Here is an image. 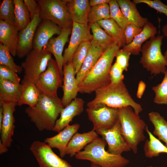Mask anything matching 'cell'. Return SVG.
<instances>
[{"instance_id": "bcb514c9", "label": "cell", "mask_w": 167, "mask_h": 167, "mask_svg": "<svg viewBox=\"0 0 167 167\" xmlns=\"http://www.w3.org/2000/svg\"><path fill=\"white\" fill-rule=\"evenodd\" d=\"M146 88L145 83L142 81H140L138 84L136 93V96L139 99H141L144 92Z\"/></svg>"}, {"instance_id": "f1b7e54d", "label": "cell", "mask_w": 167, "mask_h": 167, "mask_svg": "<svg viewBox=\"0 0 167 167\" xmlns=\"http://www.w3.org/2000/svg\"><path fill=\"white\" fill-rule=\"evenodd\" d=\"M116 42L119 46L126 45L124 30L111 18L102 20L97 23Z\"/></svg>"}, {"instance_id": "2e32d148", "label": "cell", "mask_w": 167, "mask_h": 167, "mask_svg": "<svg viewBox=\"0 0 167 167\" xmlns=\"http://www.w3.org/2000/svg\"><path fill=\"white\" fill-rule=\"evenodd\" d=\"M74 73L72 62L65 64L63 67V95L61 100L64 107L76 97L79 92V86Z\"/></svg>"}, {"instance_id": "603a6c76", "label": "cell", "mask_w": 167, "mask_h": 167, "mask_svg": "<svg viewBox=\"0 0 167 167\" xmlns=\"http://www.w3.org/2000/svg\"><path fill=\"white\" fill-rule=\"evenodd\" d=\"M98 137L97 133L92 129L87 132H77L67 145L65 151L66 155H69L71 157L75 156L76 153Z\"/></svg>"}, {"instance_id": "ee69618b", "label": "cell", "mask_w": 167, "mask_h": 167, "mask_svg": "<svg viewBox=\"0 0 167 167\" xmlns=\"http://www.w3.org/2000/svg\"><path fill=\"white\" fill-rule=\"evenodd\" d=\"M123 71L115 62L112 65L109 72L110 84H117L122 82L124 78Z\"/></svg>"}, {"instance_id": "c3c4849f", "label": "cell", "mask_w": 167, "mask_h": 167, "mask_svg": "<svg viewBox=\"0 0 167 167\" xmlns=\"http://www.w3.org/2000/svg\"><path fill=\"white\" fill-rule=\"evenodd\" d=\"M8 148L4 145L0 140V154H2L5 153L8 151Z\"/></svg>"}, {"instance_id": "d590c367", "label": "cell", "mask_w": 167, "mask_h": 167, "mask_svg": "<svg viewBox=\"0 0 167 167\" xmlns=\"http://www.w3.org/2000/svg\"><path fill=\"white\" fill-rule=\"evenodd\" d=\"M0 64L6 66L17 73L21 74L23 71L21 66L16 64L7 48L0 43Z\"/></svg>"}, {"instance_id": "52a82bcc", "label": "cell", "mask_w": 167, "mask_h": 167, "mask_svg": "<svg viewBox=\"0 0 167 167\" xmlns=\"http://www.w3.org/2000/svg\"><path fill=\"white\" fill-rule=\"evenodd\" d=\"M42 20H49L62 29L72 28L73 22L64 0H37Z\"/></svg>"}, {"instance_id": "7dc6e473", "label": "cell", "mask_w": 167, "mask_h": 167, "mask_svg": "<svg viewBox=\"0 0 167 167\" xmlns=\"http://www.w3.org/2000/svg\"><path fill=\"white\" fill-rule=\"evenodd\" d=\"M110 0H90L89 5L91 7L102 4H109Z\"/></svg>"}, {"instance_id": "44dd1931", "label": "cell", "mask_w": 167, "mask_h": 167, "mask_svg": "<svg viewBox=\"0 0 167 167\" xmlns=\"http://www.w3.org/2000/svg\"><path fill=\"white\" fill-rule=\"evenodd\" d=\"M19 31L15 24L0 20V42L8 49L12 56L17 55Z\"/></svg>"}, {"instance_id": "ffe728a7", "label": "cell", "mask_w": 167, "mask_h": 167, "mask_svg": "<svg viewBox=\"0 0 167 167\" xmlns=\"http://www.w3.org/2000/svg\"><path fill=\"white\" fill-rule=\"evenodd\" d=\"M72 28L62 29L61 33L57 37L50 39L45 47L54 56L63 78L64 62L62 52L69 36L71 32Z\"/></svg>"}, {"instance_id": "1f68e13d", "label": "cell", "mask_w": 167, "mask_h": 167, "mask_svg": "<svg viewBox=\"0 0 167 167\" xmlns=\"http://www.w3.org/2000/svg\"><path fill=\"white\" fill-rule=\"evenodd\" d=\"M148 116L154 127L152 134L164 142L167 148V121L157 112L152 111Z\"/></svg>"}, {"instance_id": "d4e9b609", "label": "cell", "mask_w": 167, "mask_h": 167, "mask_svg": "<svg viewBox=\"0 0 167 167\" xmlns=\"http://www.w3.org/2000/svg\"><path fill=\"white\" fill-rule=\"evenodd\" d=\"M157 33L156 28L148 21L143 28L141 32L136 35L129 44L126 45L122 49L131 54L137 55L141 52L142 45L148 39L155 36Z\"/></svg>"}, {"instance_id": "9c48e42d", "label": "cell", "mask_w": 167, "mask_h": 167, "mask_svg": "<svg viewBox=\"0 0 167 167\" xmlns=\"http://www.w3.org/2000/svg\"><path fill=\"white\" fill-rule=\"evenodd\" d=\"M63 77L55 60H49L47 68L39 76L35 84L41 93L52 96H58L57 90L62 87Z\"/></svg>"}, {"instance_id": "816d5d0a", "label": "cell", "mask_w": 167, "mask_h": 167, "mask_svg": "<svg viewBox=\"0 0 167 167\" xmlns=\"http://www.w3.org/2000/svg\"><path fill=\"white\" fill-rule=\"evenodd\" d=\"M90 167H101L96 164H95L92 163H91V164H90Z\"/></svg>"}, {"instance_id": "277c9868", "label": "cell", "mask_w": 167, "mask_h": 167, "mask_svg": "<svg viewBox=\"0 0 167 167\" xmlns=\"http://www.w3.org/2000/svg\"><path fill=\"white\" fill-rule=\"evenodd\" d=\"M107 143L103 139L97 137L76 154V159L87 160L101 167H125L129 161L122 155L111 154L105 150Z\"/></svg>"}, {"instance_id": "e575fe53", "label": "cell", "mask_w": 167, "mask_h": 167, "mask_svg": "<svg viewBox=\"0 0 167 167\" xmlns=\"http://www.w3.org/2000/svg\"><path fill=\"white\" fill-rule=\"evenodd\" d=\"M91 45L90 41H84L79 45L74 54L71 62L75 75L80 69Z\"/></svg>"}, {"instance_id": "74e56055", "label": "cell", "mask_w": 167, "mask_h": 167, "mask_svg": "<svg viewBox=\"0 0 167 167\" xmlns=\"http://www.w3.org/2000/svg\"><path fill=\"white\" fill-rule=\"evenodd\" d=\"M152 89L155 96L153 100L154 103L160 105H167V70L161 83L153 86Z\"/></svg>"}, {"instance_id": "ba28073f", "label": "cell", "mask_w": 167, "mask_h": 167, "mask_svg": "<svg viewBox=\"0 0 167 167\" xmlns=\"http://www.w3.org/2000/svg\"><path fill=\"white\" fill-rule=\"evenodd\" d=\"M52 55L45 47L41 50L34 49L32 50L21 64L24 73V78L35 83L46 69Z\"/></svg>"}, {"instance_id": "3957f363", "label": "cell", "mask_w": 167, "mask_h": 167, "mask_svg": "<svg viewBox=\"0 0 167 167\" xmlns=\"http://www.w3.org/2000/svg\"><path fill=\"white\" fill-rule=\"evenodd\" d=\"M95 92V97L87 103V107L102 103L118 109L130 106L138 114L142 111L141 106L133 99L123 81L117 84L110 83Z\"/></svg>"}, {"instance_id": "8992f818", "label": "cell", "mask_w": 167, "mask_h": 167, "mask_svg": "<svg viewBox=\"0 0 167 167\" xmlns=\"http://www.w3.org/2000/svg\"><path fill=\"white\" fill-rule=\"evenodd\" d=\"M163 38L160 35L153 36L142 47L140 63L152 75L164 74L167 70V57L163 54L161 50Z\"/></svg>"}, {"instance_id": "4fadbf2b", "label": "cell", "mask_w": 167, "mask_h": 167, "mask_svg": "<svg viewBox=\"0 0 167 167\" xmlns=\"http://www.w3.org/2000/svg\"><path fill=\"white\" fill-rule=\"evenodd\" d=\"M90 29V25L88 24H81L73 22L69 44L63 55L64 65L71 62L74 54L82 42L91 41L92 36Z\"/></svg>"}, {"instance_id": "83f0119b", "label": "cell", "mask_w": 167, "mask_h": 167, "mask_svg": "<svg viewBox=\"0 0 167 167\" xmlns=\"http://www.w3.org/2000/svg\"><path fill=\"white\" fill-rule=\"evenodd\" d=\"M22 92V85L0 78V101L5 103L19 101Z\"/></svg>"}, {"instance_id": "7bdbcfd3", "label": "cell", "mask_w": 167, "mask_h": 167, "mask_svg": "<svg viewBox=\"0 0 167 167\" xmlns=\"http://www.w3.org/2000/svg\"><path fill=\"white\" fill-rule=\"evenodd\" d=\"M143 28L131 24H128L124 29L126 45L130 43L135 36L142 31Z\"/></svg>"}, {"instance_id": "4316f807", "label": "cell", "mask_w": 167, "mask_h": 167, "mask_svg": "<svg viewBox=\"0 0 167 167\" xmlns=\"http://www.w3.org/2000/svg\"><path fill=\"white\" fill-rule=\"evenodd\" d=\"M22 92L18 105H27L33 107L37 104L41 92L35 83L24 78L21 81Z\"/></svg>"}, {"instance_id": "8fae6325", "label": "cell", "mask_w": 167, "mask_h": 167, "mask_svg": "<svg viewBox=\"0 0 167 167\" xmlns=\"http://www.w3.org/2000/svg\"><path fill=\"white\" fill-rule=\"evenodd\" d=\"M29 149L39 167H74L56 154L52 148L44 142L33 141Z\"/></svg>"}, {"instance_id": "681fc988", "label": "cell", "mask_w": 167, "mask_h": 167, "mask_svg": "<svg viewBox=\"0 0 167 167\" xmlns=\"http://www.w3.org/2000/svg\"><path fill=\"white\" fill-rule=\"evenodd\" d=\"M162 31L164 36L167 37V24L163 27ZM164 55L167 57V50L164 53Z\"/></svg>"}, {"instance_id": "cb8c5ba5", "label": "cell", "mask_w": 167, "mask_h": 167, "mask_svg": "<svg viewBox=\"0 0 167 167\" xmlns=\"http://www.w3.org/2000/svg\"><path fill=\"white\" fill-rule=\"evenodd\" d=\"M104 52L99 45L92 44L80 69L75 75L78 86L92 70Z\"/></svg>"}, {"instance_id": "ab89813d", "label": "cell", "mask_w": 167, "mask_h": 167, "mask_svg": "<svg viewBox=\"0 0 167 167\" xmlns=\"http://www.w3.org/2000/svg\"><path fill=\"white\" fill-rule=\"evenodd\" d=\"M0 78L17 84H20L21 80L17 73L3 65L0 66Z\"/></svg>"}, {"instance_id": "d6a6232c", "label": "cell", "mask_w": 167, "mask_h": 167, "mask_svg": "<svg viewBox=\"0 0 167 167\" xmlns=\"http://www.w3.org/2000/svg\"><path fill=\"white\" fill-rule=\"evenodd\" d=\"M15 25L19 31L25 28L31 22L30 13L24 0H14Z\"/></svg>"}, {"instance_id": "d6986e66", "label": "cell", "mask_w": 167, "mask_h": 167, "mask_svg": "<svg viewBox=\"0 0 167 167\" xmlns=\"http://www.w3.org/2000/svg\"><path fill=\"white\" fill-rule=\"evenodd\" d=\"M84 104V101L81 98L76 97L73 100L62 110L52 131L58 133L69 125L75 117L83 112Z\"/></svg>"}, {"instance_id": "4dcf8cb0", "label": "cell", "mask_w": 167, "mask_h": 167, "mask_svg": "<svg viewBox=\"0 0 167 167\" xmlns=\"http://www.w3.org/2000/svg\"><path fill=\"white\" fill-rule=\"evenodd\" d=\"M90 25L92 33V38L90 41L91 44H96L99 45L104 51L116 42L97 23Z\"/></svg>"}, {"instance_id": "5bb4252c", "label": "cell", "mask_w": 167, "mask_h": 167, "mask_svg": "<svg viewBox=\"0 0 167 167\" xmlns=\"http://www.w3.org/2000/svg\"><path fill=\"white\" fill-rule=\"evenodd\" d=\"M17 103H5L0 101V106L3 109V119L0 128V140L8 148H9L13 141L12 137L14 134L15 126L14 113Z\"/></svg>"}, {"instance_id": "30bf717a", "label": "cell", "mask_w": 167, "mask_h": 167, "mask_svg": "<svg viewBox=\"0 0 167 167\" xmlns=\"http://www.w3.org/2000/svg\"><path fill=\"white\" fill-rule=\"evenodd\" d=\"M88 119L92 123V130L112 127L118 119V109L99 103L87 107L86 110Z\"/></svg>"}, {"instance_id": "7a4b0ae2", "label": "cell", "mask_w": 167, "mask_h": 167, "mask_svg": "<svg viewBox=\"0 0 167 167\" xmlns=\"http://www.w3.org/2000/svg\"><path fill=\"white\" fill-rule=\"evenodd\" d=\"M120 48L115 42L103 52L92 70L79 85V92L90 94L110 83V71Z\"/></svg>"}, {"instance_id": "b9f144b4", "label": "cell", "mask_w": 167, "mask_h": 167, "mask_svg": "<svg viewBox=\"0 0 167 167\" xmlns=\"http://www.w3.org/2000/svg\"><path fill=\"white\" fill-rule=\"evenodd\" d=\"M133 2L135 5L141 3L146 4L167 17V5L159 0H133Z\"/></svg>"}, {"instance_id": "f6af8a7d", "label": "cell", "mask_w": 167, "mask_h": 167, "mask_svg": "<svg viewBox=\"0 0 167 167\" xmlns=\"http://www.w3.org/2000/svg\"><path fill=\"white\" fill-rule=\"evenodd\" d=\"M24 1L29 11L32 20L39 10L38 4L36 0H24Z\"/></svg>"}, {"instance_id": "484cf974", "label": "cell", "mask_w": 167, "mask_h": 167, "mask_svg": "<svg viewBox=\"0 0 167 167\" xmlns=\"http://www.w3.org/2000/svg\"><path fill=\"white\" fill-rule=\"evenodd\" d=\"M123 14L130 24L143 28L148 21L141 16L136 5L130 0H117Z\"/></svg>"}, {"instance_id": "f907efd6", "label": "cell", "mask_w": 167, "mask_h": 167, "mask_svg": "<svg viewBox=\"0 0 167 167\" xmlns=\"http://www.w3.org/2000/svg\"><path fill=\"white\" fill-rule=\"evenodd\" d=\"M3 117V109L2 106H0V128L2 126Z\"/></svg>"}, {"instance_id": "7402d4cb", "label": "cell", "mask_w": 167, "mask_h": 167, "mask_svg": "<svg viewBox=\"0 0 167 167\" xmlns=\"http://www.w3.org/2000/svg\"><path fill=\"white\" fill-rule=\"evenodd\" d=\"M73 22L88 24V16L91 7L88 0H64Z\"/></svg>"}, {"instance_id": "ac0fdd59", "label": "cell", "mask_w": 167, "mask_h": 167, "mask_svg": "<svg viewBox=\"0 0 167 167\" xmlns=\"http://www.w3.org/2000/svg\"><path fill=\"white\" fill-rule=\"evenodd\" d=\"M62 28L53 22L42 20L36 32L33 41V49L41 50L47 45L54 35H59Z\"/></svg>"}, {"instance_id": "8d00e7d4", "label": "cell", "mask_w": 167, "mask_h": 167, "mask_svg": "<svg viewBox=\"0 0 167 167\" xmlns=\"http://www.w3.org/2000/svg\"><path fill=\"white\" fill-rule=\"evenodd\" d=\"M0 19L15 24L13 0H3L0 6Z\"/></svg>"}, {"instance_id": "f546056e", "label": "cell", "mask_w": 167, "mask_h": 167, "mask_svg": "<svg viewBox=\"0 0 167 167\" xmlns=\"http://www.w3.org/2000/svg\"><path fill=\"white\" fill-rule=\"evenodd\" d=\"M145 131L149 136V139L146 140L143 147L145 156L152 158L158 156L161 153H167L166 147L153 135L148 126Z\"/></svg>"}, {"instance_id": "9a60e30c", "label": "cell", "mask_w": 167, "mask_h": 167, "mask_svg": "<svg viewBox=\"0 0 167 167\" xmlns=\"http://www.w3.org/2000/svg\"><path fill=\"white\" fill-rule=\"evenodd\" d=\"M41 21L39 9L28 26L19 32L16 55L19 58H22L26 56L32 49L35 33Z\"/></svg>"}, {"instance_id": "6da1fadb", "label": "cell", "mask_w": 167, "mask_h": 167, "mask_svg": "<svg viewBox=\"0 0 167 167\" xmlns=\"http://www.w3.org/2000/svg\"><path fill=\"white\" fill-rule=\"evenodd\" d=\"M64 108L58 96H49L41 93L36 105L26 107L25 111L39 131H52Z\"/></svg>"}, {"instance_id": "f35d334b", "label": "cell", "mask_w": 167, "mask_h": 167, "mask_svg": "<svg viewBox=\"0 0 167 167\" xmlns=\"http://www.w3.org/2000/svg\"><path fill=\"white\" fill-rule=\"evenodd\" d=\"M109 5L110 18L124 30L126 26L130 23L122 12L117 0H110Z\"/></svg>"}, {"instance_id": "836d02e7", "label": "cell", "mask_w": 167, "mask_h": 167, "mask_svg": "<svg viewBox=\"0 0 167 167\" xmlns=\"http://www.w3.org/2000/svg\"><path fill=\"white\" fill-rule=\"evenodd\" d=\"M109 18L110 17L109 4H102L91 7L88 16V24H91Z\"/></svg>"}, {"instance_id": "e0dca14e", "label": "cell", "mask_w": 167, "mask_h": 167, "mask_svg": "<svg viewBox=\"0 0 167 167\" xmlns=\"http://www.w3.org/2000/svg\"><path fill=\"white\" fill-rule=\"evenodd\" d=\"M79 127L80 125L77 123L69 125L56 135L45 138L44 142L51 148L57 149L62 158L66 155L65 151L69 143Z\"/></svg>"}, {"instance_id": "7c38bea8", "label": "cell", "mask_w": 167, "mask_h": 167, "mask_svg": "<svg viewBox=\"0 0 167 167\" xmlns=\"http://www.w3.org/2000/svg\"><path fill=\"white\" fill-rule=\"evenodd\" d=\"M101 136L108 145L107 151L116 155H122L131 150L122 134L121 125L118 119L114 125L109 128H101L96 131Z\"/></svg>"}, {"instance_id": "60d3db41", "label": "cell", "mask_w": 167, "mask_h": 167, "mask_svg": "<svg viewBox=\"0 0 167 167\" xmlns=\"http://www.w3.org/2000/svg\"><path fill=\"white\" fill-rule=\"evenodd\" d=\"M131 53L123 49L117 52L115 63L123 71H127L129 65V59Z\"/></svg>"}, {"instance_id": "f5cc1de1", "label": "cell", "mask_w": 167, "mask_h": 167, "mask_svg": "<svg viewBox=\"0 0 167 167\" xmlns=\"http://www.w3.org/2000/svg\"><path fill=\"white\" fill-rule=\"evenodd\" d=\"M146 167H158L154 166L152 165H150V166H147Z\"/></svg>"}, {"instance_id": "5b68a950", "label": "cell", "mask_w": 167, "mask_h": 167, "mask_svg": "<svg viewBox=\"0 0 167 167\" xmlns=\"http://www.w3.org/2000/svg\"><path fill=\"white\" fill-rule=\"evenodd\" d=\"M118 119L122 135L131 150L136 154L139 143L145 140L144 131L147 126L130 106L118 109Z\"/></svg>"}]
</instances>
